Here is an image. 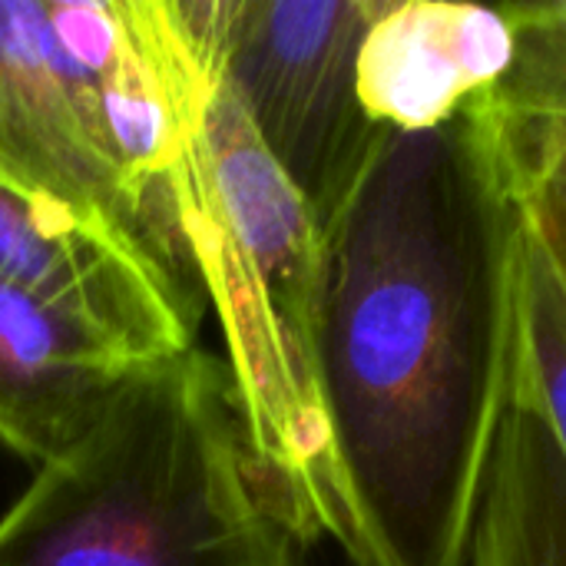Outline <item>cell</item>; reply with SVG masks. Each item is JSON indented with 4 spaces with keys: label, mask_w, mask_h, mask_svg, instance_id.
<instances>
[{
    "label": "cell",
    "mask_w": 566,
    "mask_h": 566,
    "mask_svg": "<svg viewBox=\"0 0 566 566\" xmlns=\"http://www.w3.org/2000/svg\"><path fill=\"white\" fill-rule=\"evenodd\" d=\"M517 229L478 99L385 129L322 232V391L361 566H468L511 405Z\"/></svg>",
    "instance_id": "cell-1"
},
{
    "label": "cell",
    "mask_w": 566,
    "mask_h": 566,
    "mask_svg": "<svg viewBox=\"0 0 566 566\" xmlns=\"http://www.w3.org/2000/svg\"><path fill=\"white\" fill-rule=\"evenodd\" d=\"M176 103L166 196L226 338L252 461L302 544L335 541L361 566V531L322 391V229L189 23Z\"/></svg>",
    "instance_id": "cell-2"
},
{
    "label": "cell",
    "mask_w": 566,
    "mask_h": 566,
    "mask_svg": "<svg viewBox=\"0 0 566 566\" xmlns=\"http://www.w3.org/2000/svg\"><path fill=\"white\" fill-rule=\"evenodd\" d=\"M226 361L143 365L0 517V566H298Z\"/></svg>",
    "instance_id": "cell-3"
},
{
    "label": "cell",
    "mask_w": 566,
    "mask_h": 566,
    "mask_svg": "<svg viewBox=\"0 0 566 566\" xmlns=\"http://www.w3.org/2000/svg\"><path fill=\"white\" fill-rule=\"evenodd\" d=\"M179 7L259 143L325 232L385 136L358 99V50L381 0H179Z\"/></svg>",
    "instance_id": "cell-4"
},
{
    "label": "cell",
    "mask_w": 566,
    "mask_h": 566,
    "mask_svg": "<svg viewBox=\"0 0 566 566\" xmlns=\"http://www.w3.org/2000/svg\"><path fill=\"white\" fill-rule=\"evenodd\" d=\"M0 279L139 361L196 348V279L116 219L0 179Z\"/></svg>",
    "instance_id": "cell-5"
},
{
    "label": "cell",
    "mask_w": 566,
    "mask_h": 566,
    "mask_svg": "<svg viewBox=\"0 0 566 566\" xmlns=\"http://www.w3.org/2000/svg\"><path fill=\"white\" fill-rule=\"evenodd\" d=\"M0 179L96 209L192 275L172 212L123 163L50 0H0Z\"/></svg>",
    "instance_id": "cell-6"
},
{
    "label": "cell",
    "mask_w": 566,
    "mask_h": 566,
    "mask_svg": "<svg viewBox=\"0 0 566 566\" xmlns=\"http://www.w3.org/2000/svg\"><path fill=\"white\" fill-rule=\"evenodd\" d=\"M514 56L511 7L381 0L358 50V99L388 133H428L494 93Z\"/></svg>",
    "instance_id": "cell-7"
},
{
    "label": "cell",
    "mask_w": 566,
    "mask_h": 566,
    "mask_svg": "<svg viewBox=\"0 0 566 566\" xmlns=\"http://www.w3.org/2000/svg\"><path fill=\"white\" fill-rule=\"evenodd\" d=\"M143 365L0 279V444L13 454L60 458Z\"/></svg>",
    "instance_id": "cell-8"
},
{
    "label": "cell",
    "mask_w": 566,
    "mask_h": 566,
    "mask_svg": "<svg viewBox=\"0 0 566 566\" xmlns=\"http://www.w3.org/2000/svg\"><path fill=\"white\" fill-rule=\"evenodd\" d=\"M468 566H566V464L517 398L501 421Z\"/></svg>",
    "instance_id": "cell-9"
},
{
    "label": "cell",
    "mask_w": 566,
    "mask_h": 566,
    "mask_svg": "<svg viewBox=\"0 0 566 566\" xmlns=\"http://www.w3.org/2000/svg\"><path fill=\"white\" fill-rule=\"evenodd\" d=\"M507 7L517 56L481 106L514 179H566V0Z\"/></svg>",
    "instance_id": "cell-10"
},
{
    "label": "cell",
    "mask_w": 566,
    "mask_h": 566,
    "mask_svg": "<svg viewBox=\"0 0 566 566\" xmlns=\"http://www.w3.org/2000/svg\"><path fill=\"white\" fill-rule=\"evenodd\" d=\"M511 395L544 421L566 464V275L524 206L514 249Z\"/></svg>",
    "instance_id": "cell-11"
},
{
    "label": "cell",
    "mask_w": 566,
    "mask_h": 566,
    "mask_svg": "<svg viewBox=\"0 0 566 566\" xmlns=\"http://www.w3.org/2000/svg\"><path fill=\"white\" fill-rule=\"evenodd\" d=\"M511 176V172H507ZM514 192L554 252L560 272L566 275V182L564 179H514Z\"/></svg>",
    "instance_id": "cell-12"
},
{
    "label": "cell",
    "mask_w": 566,
    "mask_h": 566,
    "mask_svg": "<svg viewBox=\"0 0 566 566\" xmlns=\"http://www.w3.org/2000/svg\"><path fill=\"white\" fill-rule=\"evenodd\" d=\"M544 179H551V176H544ZM564 182H566V179H564Z\"/></svg>",
    "instance_id": "cell-13"
}]
</instances>
